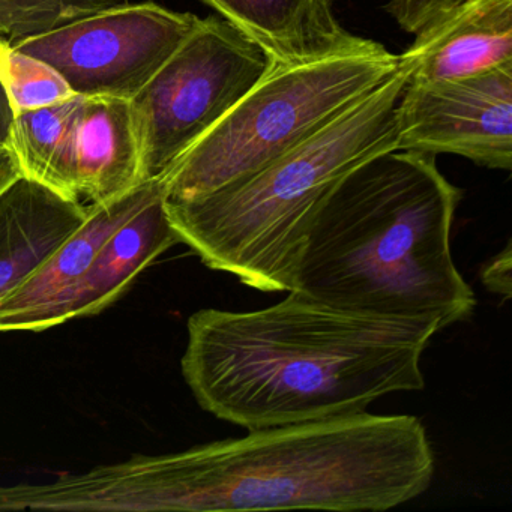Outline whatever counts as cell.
I'll return each instance as SVG.
<instances>
[{"label":"cell","instance_id":"obj_15","mask_svg":"<svg viewBox=\"0 0 512 512\" xmlns=\"http://www.w3.org/2000/svg\"><path fill=\"white\" fill-rule=\"evenodd\" d=\"M124 0H0V37L41 34Z\"/></svg>","mask_w":512,"mask_h":512},{"label":"cell","instance_id":"obj_13","mask_svg":"<svg viewBox=\"0 0 512 512\" xmlns=\"http://www.w3.org/2000/svg\"><path fill=\"white\" fill-rule=\"evenodd\" d=\"M256 41L272 62L299 64L355 49L365 38L349 34L331 0H203Z\"/></svg>","mask_w":512,"mask_h":512},{"label":"cell","instance_id":"obj_11","mask_svg":"<svg viewBox=\"0 0 512 512\" xmlns=\"http://www.w3.org/2000/svg\"><path fill=\"white\" fill-rule=\"evenodd\" d=\"M400 56L410 82L464 79L512 65V0H466L416 34Z\"/></svg>","mask_w":512,"mask_h":512},{"label":"cell","instance_id":"obj_16","mask_svg":"<svg viewBox=\"0 0 512 512\" xmlns=\"http://www.w3.org/2000/svg\"><path fill=\"white\" fill-rule=\"evenodd\" d=\"M512 257L511 244L506 245L502 253L497 254L491 262L484 266L481 272L482 284L485 289L490 290L494 295L503 296L505 299L511 298L512 287Z\"/></svg>","mask_w":512,"mask_h":512},{"label":"cell","instance_id":"obj_6","mask_svg":"<svg viewBox=\"0 0 512 512\" xmlns=\"http://www.w3.org/2000/svg\"><path fill=\"white\" fill-rule=\"evenodd\" d=\"M272 59L223 17L199 26L130 101L142 181L161 179L268 73Z\"/></svg>","mask_w":512,"mask_h":512},{"label":"cell","instance_id":"obj_5","mask_svg":"<svg viewBox=\"0 0 512 512\" xmlns=\"http://www.w3.org/2000/svg\"><path fill=\"white\" fill-rule=\"evenodd\" d=\"M400 68V56L365 40L299 64L272 62L257 85L161 178L167 202L235 184L331 124Z\"/></svg>","mask_w":512,"mask_h":512},{"label":"cell","instance_id":"obj_10","mask_svg":"<svg viewBox=\"0 0 512 512\" xmlns=\"http://www.w3.org/2000/svg\"><path fill=\"white\" fill-rule=\"evenodd\" d=\"M161 188V179H149L109 202L88 205L82 226L0 299V332L53 328L56 311L86 274L101 245Z\"/></svg>","mask_w":512,"mask_h":512},{"label":"cell","instance_id":"obj_17","mask_svg":"<svg viewBox=\"0 0 512 512\" xmlns=\"http://www.w3.org/2000/svg\"><path fill=\"white\" fill-rule=\"evenodd\" d=\"M22 176L19 163L8 146L0 145V193Z\"/></svg>","mask_w":512,"mask_h":512},{"label":"cell","instance_id":"obj_1","mask_svg":"<svg viewBox=\"0 0 512 512\" xmlns=\"http://www.w3.org/2000/svg\"><path fill=\"white\" fill-rule=\"evenodd\" d=\"M434 455L410 415H356L139 455L37 487L46 511H386L430 487Z\"/></svg>","mask_w":512,"mask_h":512},{"label":"cell","instance_id":"obj_8","mask_svg":"<svg viewBox=\"0 0 512 512\" xmlns=\"http://www.w3.org/2000/svg\"><path fill=\"white\" fill-rule=\"evenodd\" d=\"M200 20L152 2H122L11 44L52 65L77 95L131 101Z\"/></svg>","mask_w":512,"mask_h":512},{"label":"cell","instance_id":"obj_9","mask_svg":"<svg viewBox=\"0 0 512 512\" xmlns=\"http://www.w3.org/2000/svg\"><path fill=\"white\" fill-rule=\"evenodd\" d=\"M398 148L512 167V65L464 79L407 82L397 107Z\"/></svg>","mask_w":512,"mask_h":512},{"label":"cell","instance_id":"obj_7","mask_svg":"<svg viewBox=\"0 0 512 512\" xmlns=\"http://www.w3.org/2000/svg\"><path fill=\"white\" fill-rule=\"evenodd\" d=\"M10 149L23 176L88 205L109 202L143 182L130 101L118 98L76 95L17 113Z\"/></svg>","mask_w":512,"mask_h":512},{"label":"cell","instance_id":"obj_12","mask_svg":"<svg viewBox=\"0 0 512 512\" xmlns=\"http://www.w3.org/2000/svg\"><path fill=\"white\" fill-rule=\"evenodd\" d=\"M164 199L163 185L101 245L86 274L56 311L53 325L106 310L161 254L181 244L170 223Z\"/></svg>","mask_w":512,"mask_h":512},{"label":"cell","instance_id":"obj_3","mask_svg":"<svg viewBox=\"0 0 512 512\" xmlns=\"http://www.w3.org/2000/svg\"><path fill=\"white\" fill-rule=\"evenodd\" d=\"M461 194L436 155L394 149L362 161L317 211L293 292L365 316L427 320L442 331L469 319L475 295L451 251Z\"/></svg>","mask_w":512,"mask_h":512},{"label":"cell","instance_id":"obj_14","mask_svg":"<svg viewBox=\"0 0 512 512\" xmlns=\"http://www.w3.org/2000/svg\"><path fill=\"white\" fill-rule=\"evenodd\" d=\"M0 82L14 115L55 106L77 95L52 65L20 52L5 37H0Z\"/></svg>","mask_w":512,"mask_h":512},{"label":"cell","instance_id":"obj_2","mask_svg":"<svg viewBox=\"0 0 512 512\" xmlns=\"http://www.w3.org/2000/svg\"><path fill=\"white\" fill-rule=\"evenodd\" d=\"M181 367L206 412L248 431L367 412L421 391L427 320L338 310L298 292L262 310L205 308L188 319Z\"/></svg>","mask_w":512,"mask_h":512},{"label":"cell","instance_id":"obj_18","mask_svg":"<svg viewBox=\"0 0 512 512\" xmlns=\"http://www.w3.org/2000/svg\"><path fill=\"white\" fill-rule=\"evenodd\" d=\"M14 112L8 101L7 92L0 82V145L10 148L11 128H13Z\"/></svg>","mask_w":512,"mask_h":512},{"label":"cell","instance_id":"obj_4","mask_svg":"<svg viewBox=\"0 0 512 512\" xmlns=\"http://www.w3.org/2000/svg\"><path fill=\"white\" fill-rule=\"evenodd\" d=\"M409 77L400 59L382 85L259 172L199 199H164L182 244L245 286L290 292L329 191L362 161L398 148L397 107Z\"/></svg>","mask_w":512,"mask_h":512}]
</instances>
